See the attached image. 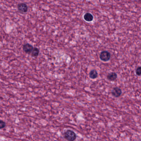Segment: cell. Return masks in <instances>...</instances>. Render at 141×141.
Listing matches in <instances>:
<instances>
[{
    "label": "cell",
    "mask_w": 141,
    "mask_h": 141,
    "mask_svg": "<svg viewBox=\"0 0 141 141\" xmlns=\"http://www.w3.org/2000/svg\"><path fill=\"white\" fill-rule=\"evenodd\" d=\"M117 78V75L115 72H112L109 73L107 76V79L110 81H115Z\"/></svg>",
    "instance_id": "6"
},
{
    "label": "cell",
    "mask_w": 141,
    "mask_h": 141,
    "mask_svg": "<svg viewBox=\"0 0 141 141\" xmlns=\"http://www.w3.org/2000/svg\"><path fill=\"white\" fill-rule=\"evenodd\" d=\"M84 19L86 21L91 22L93 20V16L90 13H87L84 15Z\"/></svg>",
    "instance_id": "7"
},
{
    "label": "cell",
    "mask_w": 141,
    "mask_h": 141,
    "mask_svg": "<svg viewBox=\"0 0 141 141\" xmlns=\"http://www.w3.org/2000/svg\"><path fill=\"white\" fill-rule=\"evenodd\" d=\"M18 9L19 12L24 13L27 12L28 8L27 5L25 3H21L18 5Z\"/></svg>",
    "instance_id": "4"
},
{
    "label": "cell",
    "mask_w": 141,
    "mask_h": 141,
    "mask_svg": "<svg viewBox=\"0 0 141 141\" xmlns=\"http://www.w3.org/2000/svg\"><path fill=\"white\" fill-rule=\"evenodd\" d=\"M64 138L66 140L70 141H75L77 138V135L75 132L71 129H67L64 132Z\"/></svg>",
    "instance_id": "1"
},
{
    "label": "cell",
    "mask_w": 141,
    "mask_h": 141,
    "mask_svg": "<svg viewBox=\"0 0 141 141\" xmlns=\"http://www.w3.org/2000/svg\"><path fill=\"white\" fill-rule=\"evenodd\" d=\"M34 47L31 44L27 43L24 44L23 46V49L24 51L27 54L30 55L33 50Z\"/></svg>",
    "instance_id": "3"
},
{
    "label": "cell",
    "mask_w": 141,
    "mask_h": 141,
    "mask_svg": "<svg viewBox=\"0 0 141 141\" xmlns=\"http://www.w3.org/2000/svg\"><path fill=\"white\" fill-rule=\"evenodd\" d=\"M136 73L137 75L138 76H141V66L137 68L136 70Z\"/></svg>",
    "instance_id": "11"
},
{
    "label": "cell",
    "mask_w": 141,
    "mask_h": 141,
    "mask_svg": "<svg viewBox=\"0 0 141 141\" xmlns=\"http://www.w3.org/2000/svg\"><path fill=\"white\" fill-rule=\"evenodd\" d=\"M112 95L115 97H119L122 94V90L119 88L116 87L113 88L111 92Z\"/></svg>",
    "instance_id": "5"
},
{
    "label": "cell",
    "mask_w": 141,
    "mask_h": 141,
    "mask_svg": "<svg viewBox=\"0 0 141 141\" xmlns=\"http://www.w3.org/2000/svg\"><path fill=\"white\" fill-rule=\"evenodd\" d=\"M111 58V54L107 51H103L100 54V59L104 62L108 61Z\"/></svg>",
    "instance_id": "2"
},
{
    "label": "cell",
    "mask_w": 141,
    "mask_h": 141,
    "mask_svg": "<svg viewBox=\"0 0 141 141\" xmlns=\"http://www.w3.org/2000/svg\"><path fill=\"white\" fill-rule=\"evenodd\" d=\"M6 126V123L4 121L1 120L0 121V129H3Z\"/></svg>",
    "instance_id": "10"
},
{
    "label": "cell",
    "mask_w": 141,
    "mask_h": 141,
    "mask_svg": "<svg viewBox=\"0 0 141 141\" xmlns=\"http://www.w3.org/2000/svg\"><path fill=\"white\" fill-rule=\"evenodd\" d=\"M39 54V49L36 47H34L30 55L32 57L36 58L38 56Z\"/></svg>",
    "instance_id": "8"
},
{
    "label": "cell",
    "mask_w": 141,
    "mask_h": 141,
    "mask_svg": "<svg viewBox=\"0 0 141 141\" xmlns=\"http://www.w3.org/2000/svg\"><path fill=\"white\" fill-rule=\"evenodd\" d=\"M98 72L95 70H92L90 72L89 76L90 78L92 79H95L98 77Z\"/></svg>",
    "instance_id": "9"
}]
</instances>
